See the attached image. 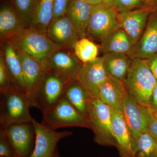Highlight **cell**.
Wrapping results in <instances>:
<instances>
[{"instance_id": "cell-20", "label": "cell", "mask_w": 157, "mask_h": 157, "mask_svg": "<svg viewBox=\"0 0 157 157\" xmlns=\"http://www.w3.org/2000/svg\"><path fill=\"white\" fill-rule=\"evenodd\" d=\"M26 28L14 5L5 4L0 10L1 42H9Z\"/></svg>"}, {"instance_id": "cell-18", "label": "cell", "mask_w": 157, "mask_h": 157, "mask_svg": "<svg viewBox=\"0 0 157 157\" xmlns=\"http://www.w3.org/2000/svg\"><path fill=\"white\" fill-rule=\"evenodd\" d=\"M2 42V51L9 73L10 86L24 95L27 97V93L23 76L21 63L14 45L8 42ZM29 100V99H28Z\"/></svg>"}, {"instance_id": "cell-21", "label": "cell", "mask_w": 157, "mask_h": 157, "mask_svg": "<svg viewBox=\"0 0 157 157\" xmlns=\"http://www.w3.org/2000/svg\"><path fill=\"white\" fill-rule=\"evenodd\" d=\"M94 5L83 0H71L67 14L79 34L80 38L87 36L89 22Z\"/></svg>"}, {"instance_id": "cell-32", "label": "cell", "mask_w": 157, "mask_h": 157, "mask_svg": "<svg viewBox=\"0 0 157 157\" xmlns=\"http://www.w3.org/2000/svg\"><path fill=\"white\" fill-rule=\"evenodd\" d=\"M70 1L71 0H54L53 18L63 16L67 14Z\"/></svg>"}, {"instance_id": "cell-35", "label": "cell", "mask_w": 157, "mask_h": 157, "mask_svg": "<svg viewBox=\"0 0 157 157\" xmlns=\"http://www.w3.org/2000/svg\"><path fill=\"white\" fill-rule=\"evenodd\" d=\"M151 107L157 108V83L155 86L152 95Z\"/></svg>"}, {"instance_id": "cell-26", "label": "cell", "mask_w": 157, "mask_h": 157, "mask_svg": "<svg viewBox=\"0 0 157 157\" xmlns=\"http://www.w3.org/2000/svg\"><path fill=\"white\" fill-rule=\"evenodd\" d=\"M73 52L76 57L83 63L96 59L98 57L99 48L94 42L86 37L80 38L76 41Z\"/></svg>"}, {"instance_id": "cell-7", "label": "cell", "mask_w": 157, "mask_h": 157, "mask_svg": "<svg viewBox=\"0 0 157 157\" xmlns=\"http://www.w3.org/2000/svg\"><path fill=\"white\" fill-rule=\"evenodd\" d=\"M16 50L21 63L29 102L31 107L38 108L37 93L45 72L36 59L21 51Z\"/></svg>"}, {"instance_id": "cell-3", "label": "cell", "mask_w": 157, "mask_h": 157, "mask_svg": "<svg viewBox=\"0 0 157 157\" xmlns=\"http://www.w3.org/2000/svg\"><path fill=\"white\" fill-rule=\"evenodd\" d=\"M88 119L96 143L102 146L116 147L112 127V108L98 98L88 94Z\"/></svg>"}, {"instance_id": "cell-41", "label": "cell", "mask_w": 157, "mask_h": 157, "mask_svg": "<svg viewBox=\"0 0 157 157\" xmlns=\"http://www.w3.org/2000/svg\"><path fill=\"white\" fill-rule=\"evenodd\" d=\"M151 157H157V152L156 153L153 155Z\"/></svg>"}, {"instance_id": "cell-10", "label": "cell", "mask_w": 157, "mask_h": 157, "mask_svg": "<svg viewBox=\"0 0 157 157\" xmlns=\"http://www.w3.org/2000/svg\"><path fill=\"white\" fill-rule=\"evenodd\" d=\"M82 63L74 53L68 49L61 48L56 52L51 57L47 73L70 83L76 80Z\"/></svg>"}, {"instance_id": "cell-30", "label": "cell", "mask_w": 157, "mask_h": 157, "mask_svg": "<svg viewBox=\"0 0 157 157\" xmlns=\"http://www.w3.org/2000/svg\"><path fill=\"white\" fill-rule=\"evenodd\" d=\"M10 86L9 73L2 52L0 55V92L9 89Z\"/></svg>"}, {"instance_id": "cell-9", "label": "cell", "mask_w": 157, "mask_h": 157, "mask_svg": "<svg viewBox=\"0 0 157 157\" xmlns=\"http://www.w3.org/2000/svg\"><path fill=\"white\" fill-rule=\"evenodd\" d=\"M69 84L55 75L45 73L36 97L38 108L42 113L64 97L65 91Z\"/></svg>"}, {"instance_id": "cell-5", "label": "cell", "mask_w": 157, "mask_h": 157, "mask_svg": "<svg viewBox=\"0 0 157 157\" xmlns=\"http://www.w3.org/2000/svg\"><path fill=\"white\" fill-rule=\"evenodd\" d=\"M42 114L41 124L53 130L69 127L91 129L87 118L78 112L64 97Z\"/></svg>"}, {"instance_id": "cell-34", "label": "cell", "mask_w": 157, "mask_h": 157, "mask_svg": "<svg viewBox=\"0 0 157 157\" xmlns=\"http://www.w3.org/2000/svg\"><path fill=\"white\" fill-rule=\"evenodd\" d=\"M147 60L151 70L157 80V53Z\"/></svg>"}, {"instance_id": "cell-15", "label": "cell", "mask_w": 157, "mask_h": 157, "mask_svg": "<svg viewBox=\"0 0 157 157\" xmlns=\"http://www.w3.org/2000/svg\"><path fill=\"white\" fill-rule=\"evenodd\" d=\"M157 53V8L151 11L145 29L129 55L147 59Z\"/></svg>"}, {"instance_id": "cell-12", "label": "cell", "mask_w": 157, "mask_h": 157, "mask_svg": "<svg viewBox=\"0 0 157 157\" xmlns=\"http://www.w3.org/2000/svg\"><path fill=\"white\" fill-rule=\"evenodd\" d=\"M108 76L102 57H98L92 61L82 63L76 80L90 94L94 96Z\"/></svg>"}, {"instance_id": "cell-27", "label": "cell", "mask_w": 157, "mask_h": 157, "mask_svg": "<svg viewBox=\"0 0 157 157\" xmlns=\"http://www.w3.org/2000/svg\"><path fill=\"white\" fill-rule=\"evenodd\" d=\"M134 140L136 157H151L157 152V142L148 131Z\"/></svg>"}, {"instance_id": "cell-22", "label": "cell", "mask_w": 157, "mask_h": 157, "mask_svg": "<svg viewBox=\"0 0 157 157\" xmlns=\"http://www.w3.org/2000/svg\"><path fill=\"white\" fill-rule=\"evenodd\" d=\"M101 50L104 54H129L135 43L125 31L118 28L110 32L101 40Z\"/></svg>"}, {"instance_id": "cell-14", "label": "cell", "mask_w": 157, "mask_h": 157, "mask_svg": "<svg viewBox=\"0 0 157 157\" xmlns=\"http://www.w3.org/2000/svg\"><path fill=\"white\" fill-rule=\"evenodd\" d=\"M148 107L141 106L129 95L124 102L121 113L134 140L147 131Z\"/></svg>"}, {"instance_id": "cell-42", "label": "cell", "mask_w": 157, "mask_h": 157, "mask_svg": "<svg viewBox=\"0 0 157 157\" xmlns=\"http://www.w3.org/2000/svg\"></svg>"}, {"instance_id": "cell-36", "label": "cell", "mask_w": 157, "mask_h": 157, "mask_svg": "<svg viewBox=\"0 0 157 157\" xmlns=\"http://www.w3.org/2000/svg\"><path fill=\"white\" fill-rule=\"evenodd\" d=\"M146 6L150 7L153 9L157 8V0H145Z\"/></svg>"}, {"instance_id": "cell-33", "label": "cell", "mask_w": 157, "mask_h": 157, "mask_svg": "<svg viewBox=\"0 0 157 157\" xmlns=\"http://www.w3.org/2000/svg\"><path fill=\"white\" fill-rule=\"evenodd\" d=\"M147 131L157 142V117L151 107H148Z\"/></svg>"}, {"instance_id": "cell-29", "label": "cell", "mask_w": 157, "mask_h": 157, "mask_svg": "<svg viewBox=\"0 0 157 157\" xmlns=\"http://www.w3.org/2000/svg\"><path fill=\"white\" fill-rule=\"evenodd\" d=\"M113 7L118 13L146 6L145 0H112Z\"/></svg>"}, {"instance_id": "cell-2", "label": "cell", "mask_w": 157, "mask_h": 157, "mask_svg": "<svg viewBox=\"0 0 157 157\" xmlns=\"http://www.w3.org/2000/svg\"><path fill=\"white\" fill-rule=\"evenodd\" d=\"M8 42L16 49L37 60L45 73L48 71L51 57L57 51L63 48L53 42L46 33L30 27L25 29L18 36Z\"/></svg>"}, {"instance_id": "cell-13", "label": "cell", "mask_w": 157, "mask_h": 157, "mask_svg": "<svg viewBox=\"0 0 157 157\" xmlns=\"http://www.w3.org/2000/svg\"><path fill=\"white\" fill-rule=\"evenodd\" d=\"M46 34L53 42L64 49L73 51L79 34L67 14L53 18Z\"/></svg>"}, {"instance_id": "cell-8", "label": "cell", "mask_w": 157, "mask_h": 157, "mask_svg": "<svg viewBox=\"0 0 157 157\" xmlns=\"http://www.w3.org/2000/svg\"><path fill=\"white\" fill-rule=\"evenodd\" d=\"M35 133L33 151L28 157H52L56 152L60 140L72 135L70 131L57 132L39 123L34 119L32 122Z\"/></svg>"}, {"instance_id": "cell-40", "label": "cell", "mask_w": 157, "mask_h": 157, "mask_svg": "<svg viewBox=\"0 0 157 157\" xmlns=\"http://www.w3.org/2000/svg\"><path fill=\"white\" fill-rule=\"evenodd\" d=\"M52 157H59L58 155L57 154L56 152L54 154V155H53Z\"/></svg>"}, {"instance_id": "cell-6", "label": "cell", "mask_w": 157, "mask_h": 157, "mask_svg": "<svg viewBox=\"0 0 157 157\" xmlns=\"http://www.w3.org/2000/svg\"><path fill=\"white\" fill-rule=\"evenodd\" d=\"M120 28L118 13L108 4L101 2L93 6L89 22L87 35L101 39L110 32Z\"/></svg>"}, {"instance_id": "cell-37", "label": "cell", "mask_w": 157, "mask_h": 157, "mask_svg": "<svg viewBox=\"0 0 157 157\" xmlns=\"http://www.w3.org/2000/svg\"><path fill=\"white\" fill-rule=\"evenodd\" d=\"M83 1L92 5H97L99 3L103 2L102 0H83Z\"/></svg>"}, {"instance_id": "cell-11", "label": "cell", "mask_w": 157, "mask_h": 157, "mask_svg": "<svg viewBox=\"0 0 157 157\" xmlns=\"http://www.w3.org/2000/svg\"><path fill=\"white\" fill-rule=\"evenodd\" d=\"M5 132L16 157H28L33 145L34 127L32 123L14 124L6 128H1Z\"/></svg>"}, {"instance_id": "cell-17", "label": "cell", "mask_w": 157, "mask_h": 157, "mask_svg": "<svg viewBox=\"0 0 157 157\" xmlns=\"http://www.w3.org/2000/svg\"><path fill=\"white\" fill-rule=\"evenodd\" d=\"M128 95L123 81L108 76L94 97L121 112L124 102Z\"/></svg>"}, {"instance_id": "cell-16", "label": "cell", "mask_w": 157, "mask_h": 157, "mask_svg": "<svg viewBox=\"0 0 157 157\" xmlns=\"http://www.w3.org/2000/svg\"><path fill=\"white\" fill-rule=\"evenodd\" d=\"M153 10L145 6L135 10L118 13L120 28L125 32L135 44L142 36L151 13Z\"/></svg>"}, {"instance_id": "cell-25", "label": "cell", "mask_w": 157, "mask_h": 157, "mask_svg": "<svg viewBox=\"0 0 157 157\" xmlns=\"http://www.w3.org/2000/svg\"><path fill=\"white\" fill-rule=\"evenodd\" d=\"M88 94V93L76 80L69 84L64 94L65 98L70 104L87 118Z\"/></svg>"}, {"instance_id": "cell-28", "label": "cell", "mask_w": 157, "mask_h": 157, "mask_svg": "<svg viewBox=\"0 0 157 157\" xmlns=\"http://www.w3.org/2000/svg\"><path fill=\"white\" fill-rule=\"evenodd\" d=\"M39 0H13V4L26 28L31 25Z\"/></svg>"}, {"instance_id": "cell-4", "label": "cell", "mask_w": 157, "mask_h": 157, "mask_svg": "<svg viewBox=\"0 0 157 157\" xmlns=\"http://www.w3.org/2000/svg\"><path fill=\"white\" fill-rule=\"evenodd\" d=\"M30 107L27 97L11 88L1 92V128L14 124L32 123L34 119L30 113Z\"/></svg>"}, {"instance_id": "cell-23", "label": "cell", "mask_w": 157, "mask_h": 157, "mask_svg": "<svg viewBox=\"0 0 157 157\" xmlns=\"http://www.w3.org/2000/svg\"><path fill=\"white\" fill-rule=\"evenodd\" d=\"M104 68L108 76L124 81L126 77L132 59L128 54L107 53L102 56Z\"/></svg>"}, {"instance_id": "cell-1", "label": "cell", "mask_w": 157, "mask_h": 157, "mask_svg": "<svg viewBox=\"0 0 157 157\" xmlns=\"http://www.w3.org/2000/svg\"><path fill=\"white\" fill-rule=\"evenodd\" d=\"M124 83L129 95L144 107H151V97L157 83L147 60L133 59Z\"/></svg>"}, {"instance_id": "cell-19", "label": "cell", "mask_w": 157, "mask_h": 157, "mask_svg": "<svg viewBox=\"0 0 157 157\" xmlns=\"http://www.w3.org/2000/svg\"><path fill=\"white\" fill-rule=\"evenodd\" d=\"M112 127L116 147L121 157H136L134 139L122 114L112 108Z\"/></svg>"}, {"instance_id": "cell-24", "label": "cell", "mask_w": 157, "mask_h": 157, "mask_svg": "<svg viewBox=\"0 0 157 157\" xmlns=\"http://www.w3.org/2000/svg\"><path fill=\"white\" fill-rule=\"evenodd\" d=\"M54 0H39L30 28L46 33L53 18Z\"/></svg>"}, {"instance_id": "cell-31", "label": "cell", "mask_w": 157, "mask_h": 157, "mask_svg": "<svg viewBox=\"0 0 157 157\" xmlns=\"http://www.w3.org/2000/svg\"><path fill=\"white\" fill-rule=\"evenodd\" d=\"M0 157H16L13 147L2 129L0 130Z\"/></svg>"}, {"instance_id": "cell-38", "label": "cell", "mask_w": 157, "mask_h": 157, "mask_svg": "<svg viewBox=\"0 0 157 157\" xmlns=\"http://www.w3.org/2000/svg\"><path fill=\"white\" fill-rule=\"evenodd\" d=\"M103 2L108 4L109 6H112L113 7V1L112 0H102Z\"/></svg>"}, {"instance_id": "cell-39", "label": "cell", "mask_w": 157, "mask_h": 157, "mask_svg": "<svg viewBox=\"0 0 157 157\" xmlns=\"http://www.w3.org/2000/svg\"><path fill=\"white\" fill-rule=\"evenodd\" d=\"M153 112L154 113L155 115L157 117V108H152Z\"/></svg>"}]
</instances>
